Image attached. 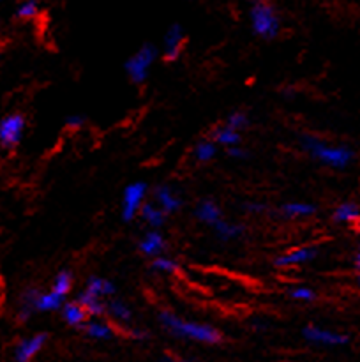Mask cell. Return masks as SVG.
<instances>
[{
	"instance_id": "277c9868",
	"label": "cell",
	"mask_w": 360,
	"mask_h": 362,
	"mask_svg": "<svg viewBox=\"0 0 360 362\" xmlns=\"http://www.w3.org/2000/svg\"><path fill=\"white\" fill-rule=\"evenodd\" d=\"M159 55H161V52L155 45H152V42L141 45L124 64V69H126L129 80L136 85H143L150 76L152 66L159 59Z\"/></svg>"
},
{
	"instance_id": "8fae6325",
	"label": "cell",
	"mask_w": 360,
	"mask_h": 362,
	"mask_svg": "<svg viewBox=\"0 0 360 362\" xmlns=\"http://www.w3.org/2000/svg\"><path fill=\"white\" fill-rule=\"evenodd\" d=\"M48 341V334L46 332H37V334L27 336V338L20 339L13 350L14 362H32L35 356L42 350V346Z\"/></svg>"
},
{
	"instance_id": "cb8c5ba5",
	"label": "cell",
	"mask_w": 360,
	"mask_h": 362,
	"mask_svg": "<svg viewBox=\"0 0 360 362\" xmlns=\"http://www.w3.org/2000/svg\"><path fill=\"white\" fill-rule=\"evenodd\" d=\"M210 138L219 145V147H224V148L235 147V145L242 144V134H240V131L233 129V127L226 126V124L215 127V129L212 131Z\"/></svg>"
},
{
	"instance_id": "d4e9b609",
	"label": "cell",
	"mask_w": 360,
	"mask_h": 362,
	"mask_svg": "<svg viewBox=\"0 0 360 362\" xmlns=\"http://www.w3.org/2000/svg\"><path fill=\"white\" fill-rule=\"evenodd\" d=\"M76 299L83 304L85 310H87L88 315H90V318H101L106 315V303H108L106 299L90 296V293L85 292V290H81V292L78 293Z\"/></svg>"
},
{
	"instance_id": "83f0119b",
	"label": "cell",
	"mask_w": 360,
	"mask_h": 362,
	"mask_svg": "<svg viewBox=\"0 0 360 362\" xmlns=\"http://www.w3.org/2000/svg\"><path fill=\"white\" fill-rule=\"evenodd\" d=\"M71 288H73V272L69 269H62V271L56 272L52 281V290H55L59 296L67 299V296L71 293Z\"/></svg>"
},
{
	"instance_id": "7a4b0ae2",
	"label": "cell",
	"mask_w": 360,
	"mask_h": 362,
	"mask_svg": "<svg viewBox=\"0 0 360 362\" xmlns=\"http://www.w3.org/2000/svg\"><path fill=\"white\" fill-rule=\"evenodd\" d=\"M300 147L307 156L318 161L320 165L328 166L334 170H344L348 168L349 163L355 159V152L348 145H335L328 144L323 138L316 136V134L304 133L300 134Z\"/></svg>"
},
{
	"instance_id": "e0dca14e",
	"label": "cell",
	"mask_w": 360,
	"mask_h": 362,
	"mask_svg": "<svg viewBox=\"0 0 360 362\" xmlns=\"http://www.w3.org/2000/svg\"><path fill=\"white\" fill-rule=\"evenodd\" d=\"M332 221L335 225H356L360 221V205L352 200L341 202L332 212Z\"/></svg>"
},
{
	"instance_id": "4dcf8cb0",
	"label": "cell",
	"mask_w": 360,
	"mask_h": 362,
	"mask_svg": "<svg viewBox=\"0 0 360 362\" xmlns=\"http://www.w3.org/2000/svg\"><path fill=\"white\" fill-rule=\"evenodd\" d=\"M249 115H247L246 112H242V110H235V112H232L229 113L228 117H226V126H229V127H233V129H236V131H240V133H242L244 129H246V127H249Z\"/></svg>"
},
{
	"instance_id": "8d00e7d4",
	"label": "cell",
	"mask_w": 360,
	"mask_h": 362,
	"mask_svg": "<svg viewBox=\"0 0 360 362\" xmlns=\"http://www.w3.org/2000/svg\"><path fill=\"white\" fill-rule=\"evenodd\" d=\"M159 362H189V361L179 359V357H175V356H162L161 361H159Z\"/></svg>"
},
{
	"instance_id": "d6986e66",
	"label": "cell",
	"mask_w": 360,
	"mask_h": 362,
	"mask_svg": "<svg viewBox=\"0 0 360 362\" xmlns=\"http://www.w3.org/2000/svg\"><path fill=\"white\" fill-rule=\"evenodd\" d=\"M106 315H108L112 320H115L116 324H122V325H131L134 318V313L133 310H131L129 304L124 303V300L119 299V297H112V299H108V303H106Z\"/></svg>"
},
{
	"instance_id": "6da1fadb",
	"label": "cell",
	"mask_w": 360,
	"mask_h": 362,
	"mask_svg": "<svg viewBox=\"0 0 360 362\" xmlns=\"http://www.w3.org/2000/svg\"><path fill=\"white\" fill-rule=\"evenodd\" d=\"M157 320L159 325L173 338L187 339V341L201 343V345H219L222 341V334L214 325L187 320V318L179 317L168 310L159 311Z\"/></svg>"
},
{
	"instance_id": "d6a6232c",
	"label": "cell",
	"mask_w": 360,
	"mask_h": 362,
	"mask_svg": "<svg viewBox=\"0 0 360 362\" xmlns=\"http://www.w3.org/2000/svg\"><path fill=\"white\" fill-rule=\"evenodd\" d=\"M64 124H66L67 129L78 131L81 129V127H85V124H87V117L81 115V113H71V115L66 117Z\"/></svg>"
},
{
	"instance_id": "44dd1931",
	"label": "cell",
	"mask_w": 360,
	"mask_h": 362,
	"mask_svg": "<svg viewBox=\"0 0 360 362\" xmlns=\"http://www.w3.org/2000/svg\"><path fill=\"white\" fill-rule=\"evenodd\" d=\"M64 303H66V297L59 296L55 290H39L37 299H35V310L37 313H55V311L62 310Z\"/></svg>"
},
{
	"instance_id": "4fadbf2b",
	"label": "cell",
	"mask_w": 360,
	"mask_h": 362,
	"mask_svg": "<svg viewBox=\"0 0 360 362\" xmlns=\"http://www.w3.org/2000/svg\"><path fill=\"white\" fill-rule=\"evenodd\" d=\"M194 218L212 228L215 223H219L222 219V211L214 198H201V200L194 205Z\"/></svg>"
},
{
	"instance_id": "9a60e30c",
	"label": "cell",
	"mask_w": 360,
	"mask_h": 362,
	"mask_svg": "<svg viewBox=\"0 0 360 362\" xmlns=\"http://www.w3.org/2000/svg\"><path fill=\"white\" fill-rule=\"evenodd\" d=\"M277 211H279V216H282L284 219H292V221H295V219H306L316 214V205L309 204V202L293 200V202H286V204H282Z\"/></svg>"
},
{
	"instance_id": "f1b7e54d",
	"label": "cell",
	"mask_w": 360,
	"mask_h": 362,
	"mask_svg": "<svg viewBox=\"0 0 360 362\" xmlns=\"http://www.w3.org/2000/svg\"><path fill=\"white\" fill-rule=\"evenodd\" d=\"M39 13H41V2L39 0H21L16 9H14V16L23 21L34 20V18L39 16Z\"/></svg>"
},
{
	"instance_id": "836d02e7",
	"label": "cell",
	"mask_w": 360,
	"mask_h": 362,
	"mask_svg": "<svg viewBox=\"0 0 360 362\" xmlns=\"http://www.w3.org/2000/svg\"><path fill=\"white\" fill-rule=\"evenodd\" d=\"M226 154H228L232 159H236V161H246V159H249L251 156L242 145H235V147L226 148Z\"/></svg>"
},
{
	"instance_id": "9c48e42d",
	"label": "cell",
	"mask_w": 360,
	"mask_h": 362,
	"mask_svg": "<svg viewBox=\"0 0 360 362\" xmlns=\"http://www.w3.org/2000/svg\"><path fill=\"white\" fill-rule=\"evenodd\" d=\"M184 45H186V30L180 23L169 25L168 30L164 32L162 37L161 53L166 62H176L182 55Z\"/></svg>"
},
{
	"instance_id": "e575fe53",
	"label": "cell",
	"mask_w": 360,
	"mask_h": 362,
	"mask_svg": "<svg viewBox=\"0 0 360 362\" xmlns=\"http://www.w3.org/2000/svg\"><path fill=\"white\" fill-rule=\"evenodd\" d=\"M127 336H129L131 339H134V341H145V339H148V332L138 327L127 329Z\"/></svg>"
},
{
	"instance_id": "5bb4252c",
	"label": "cell",
	"mask_w": 360,
	"mask_h": 362,
	"mask_svg": "<svg viewBox=\"0 0 360 362\" xmlns=\"http://www.w3.org/2000/svg\"><path fill=\"white\" fill-rule=\"evenodd\" d=\"M60 317H62V320L66 322L69 327L81 329L88 322L90 315H88V311L85 310L83 304L76 299V300H66V303H64L62 310H60Z\"/></svg>"
},
{
	"instance_id": "603a6c76",
	"label": "cell",
	"mask_w": 360,
	"mask_h": 362,
	"mask_svg": "<svg viewBox=\"0 0 360 362\" xmlns=\"http://www.w3.org/2000/svg\"><path fill=\"white\" fill-rule=\"evenodd\" d=\"M166 216L168 214H166V212L162 211V209L159 207L154 200L145 202V205L141 207V212H140L141 221H143L148 228L161 230V226L164 225V221H166Z\"/></svg>"
},
{
	"instance_id": "74e56055",
	"label": "cell",
	"mask_w": 360,
	"mask_h": 362,
	"mask_svg": "<svg viewBox=\"0 0 360 362\" xmlns=\"http://www.w3.org/2000/svg\"><path fill=\"white\" fill-rule=\"evenodd\" d=\"M288 94H292V98H293V95L296 94V90L293 87H284V88H282V95H286V98H288Z\"/></svg>"
},
{
	"instance_id": "f35d334b",
	"label": "cell",
	"mask_w": 360,
	"mask_h": 362,
	"mask_svg": "<svg viewBox=\"0 0 360 362\" xmlns=\"http://www.w3.org/2000/svg\"><path fill=\"white\" fill-rule=\"evenodd\" d=\"M253 2H256V0H253Z\"/></svg>"
},
{
	"instance_id": "7402d4cb",
	"label": "cell",
	"mask_w": 360,
	"mask_h": 362,
	"mask_svg": "<svg viewBox=\"0 0 360 362\" xmlns=\"http://www.w3.org/2000/svg\"><path fill=\"white\" fill-rule=\"evenodd\" d=\"M85 292H88L90 296L101 297V299H112L116 293V285L113 281L106 278H99V276H90L85 283Z\"/></svg>"
},
{
	"instance_id": "ba28073f",
	"label": "cell",
	"mask_w": 360,
	"mask_h": 362,
	"mask_svg": "<svg viewBox=\"0 0 360 362\" xmlns=\"http://www.w3.org/2000/svg\"><path fill=\"white\" fill-rule=\"evenodd\" d=\"M318 250L316 246H311V244H306V246L292 247V250L284 251L279 257L274 258V267L277 269H289V267H300L304 264H309V262L316 260Z\"/></svg>"
},
{
	"instance_id": "30bf717a",
	"label": "cell",
	"mask_w": 360,
	"mask_h": 362,
	"mask_svg": "<svg viewBox=\"0 0 360 362\" xmlns=\"http://www.w3.org/2000/svg\"><path fill=\"white\" fill-rule=\"evenodd\" d=\"M152 193V200L166 212V214H175L184 207V198L180 197L179 191L172 184H157Z\"/></svg>"
},
{
	"instance_id": "52a82bcc",
	"label": "cell",
	"mask_w": 360,
	"mask_h": 362,
	"mask_svg": "<svg viewBox=\"0 0 360 362\" xmlns=\"http://www.w3.org/2000/svg\"><path fill=\"white\" fill-rule=\"evenodd\" d=\"M302 338L309 345L314 346H327V349H337V346L348 345L349 338L342 332L330 331V329L320 327V325H306L302 329Z\"/></svg>"
},
{
	"instance_id": "1f68e13d",
	"label": "cell",
	"mask_w": 360,
	"mask_h": 362,
	"mask_svg": "<svg viewBox=\"0 0 360 362\" xmlns=\"http://www.w3.org/2000/svg\"><path fill=\"white\" fill-rule=\"evenodd\" d=\"M240 209H242L244 212H247V214H263V212L268 211V205L265 204V202H258V200H247L244 202L242 205H240Z\"/></svg>"
},
{
	"instance_id": "5b68a950",
	"label": "cell",
	"mask_w": 360,
	"mask_h": 362,
	"mask_svg": "<svg viewBox=\"0 0 360 362\" xmlns=\"http://www.w3.org/2000/svg\"><path fill=\"white\" fill-rule=\"evenodd\" d=\"M148 193H150L148 184L143 180H136V182H131L124 187L122 200H120V218L124 223L134 221L140 216Z\"/></svg>"
},
{
	"instance_id": "f546056e",
	"label": "cell",
	"mask_w": 360,
	"mask_h": 362,
	"mask_svg": "<svg viewBox=\"0 0 360 362\" xmlns=\"http://www.w3.org/2000/svg\"><path fill=\"white\" fill-rule=\"evenodd\" d=\"M288 297L292 300H296V303L309 304L316 300V292H314L311 286L306 285H293L292 288L288 290Z\"/></svg>"
},
{
	"instance_id": "2e32d148",
	"label": "cell",
	"mask_w": 360,
	"mask_h": 362,
	"mask_svg": "<svg viewBox=\"0 0 360 362\" xmlns=\"http://www.w3.org/2000/svg\"><path fill=\"white\" fill-rule=\"evenodd\" d=\"M81 331L85 332V336L95 341H109L112 338H115V329L108 324L106 320L101 318H88L87 324L81 327Z\"/></svg>"
},
{
	"instance_id": "3957f363",
	"label": "cell",
	"mask_w": 360,
	"mask_h": 362,
	"mask_svg": "<svg viewBox=\"0 0 360 362\" xmlns=\"http://www.w3.org/2000/svg\"><path fill=\"white\" fill-rule=\"evenodd\" d=\"M249 25L254 35L261 39H275L281 34V16L277 9L267 0H256L249 9Z\"/></svg>"
},
{
	"instance_id": "484cf974",
	"label": "cell",
	"mask_w": 360,
	"mask_h": 362,
	"mask_svg": "<svg viewBox=\"0 0 360 362\" xmlns=\"http://www.w3.org/2000/svg\"><path fill=\"white\" fill-rule=\"evenodd\" d=\"M217 147L214 140H200L193 148V156L198 163H208L217 156Z\"/></svg>"
},
{
	"instance_id": "ac0fdd59",
	"label": "cell",
	"mask_w": 360,
	"mask_h": 362,
	"mask_svg": "<svg viewBox=\"0 0 360 362\" xmlns=\"http://www.w3.org/2000/svg\"><path fill=\"white\" fill-rule=\"evenodd\" d=\"M39 288L34 286H28L23 292L20 293V299H18V310H16V318L20 322H28L37 310H35V299H37Z\"/></svg>"
},
{
	"instance_id": "8992f818",
	"label": "cell",
	"mask_w": 360,
	"mask_h": 362,
	"mask_svg": "<svg viewBox=\"0 0 360 362\" xmlns=\"http://www.w3.org/2000/svg\"><path fill=\"white\" fill-rule=\"evenodd\" d=\"M25 129H27V119L23 113H7L0 120V145L4 151H14L23 140Z\"/></svg>"
},
{
	"instance_id": "7c38bea8",
	"label": "cell",
	"mask_w": 360,
	"mask_h": 362,
	"mask_svg": "<svg viewBox=\"0 0 360 362\" xmlns=\"http://www.w3.org/2000/svg\"><path fill=\"white\" fill-rule=\"evenodd\" d=\"M138 250L143 257L147 258H155L159 255L164 253L166 250V239L162 235V232L159 228H148L147 232L141 235L140 243H138Z\"/></svg>"
},
{
	"instance_id": "4316f807",
	"label": "cell",
	"mask_w": 360,
	"mask_h": 362,
	"mask_svg": "<svg viewBox=\"0 0 360 362\" xmlns=\"http://www.w3.org/2000/svg\"><path fill=\"white\" fill-rule=\"evenodd\" d=\"M179 262L175 260V258H169L166 257L164 253L159 255V257L152 258L150 262V269L154 272H157V274H162V276H169V274H175L176 271H179Z\"/></svg>"
},
{
	"instance_id": "d590c367",
	"label": "cell",
	"mask_w": 360,
	"mask_h": 362,
	"mask_svg": "<svg viewBox=\"0 0 360 362\" xmlns=\"http://www.w3.org/2000/svg\"><path fill=\"white\" fill-rule=\"evenodd\" d=\"M353 269H355L356 279H359V283H360V246L356 247L355 257H353Z\"/></svg>"
},
{
	"instance_id": "ffe728a7",
	"label": "cell",
	"mask_w": 360,
	"mask_h": 362,
	"mask_svg": "<svg viewBox=\"0 0 360 362\" xmlns=\"http://www.w3.org/2000/svg\"><path fill=\"white\" fill-rule=\"evenodd\" d=\"M212 230H214L215 237H217L221 243H232V240H239V239H242L244 233H246V226L240 225V223H235V221H228V219H224V218H222L219 223H215V225L212 226Z\"/></svg>"
}]
</instances>
